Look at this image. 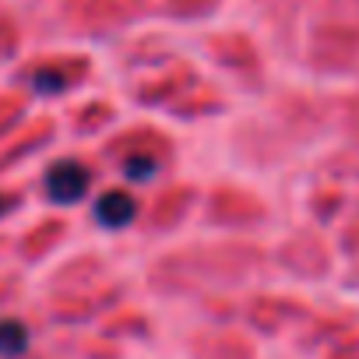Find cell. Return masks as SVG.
Wrapping results in <instances>:
<instances>
[{
	"label": "cell",
	"instance_id": "5b68a950",
	"mask_svg": "<svg viewBox=\"0 0 359 359\" xmlns=\"http://www.w3.org/2000/svg\"><path fill=\"white\" fill-rule=\"evenodd\" d=\"M60 85H64V81H60V78L53 81V74H39V78H36V88H39V92H50V88H60Z\"/></svg>",
	"mask_w": 359,
	"mask_h": 359
},
{
	"label": "cell",
	"instance_id": "8992f818",
	"mask_svg": "<svg viewBox=\"0 0 359 359\" xmlns=\"http://www.w3.org/2000/svg\"><path fill=\"white\" fill-rule=\"evenodd\" d=\"M4 212H8V201H4V198H0V215H4Z\"/></svg>",
	"mask_w": 359,
	"mask_h": 359
},
{
	"label": "cell",
	"instance_id": "7a4b0ae2",
	"mask_svg": "<svg viewBox=\"0 0 359 359\" xmlns=\"http://www.w3.org/2000/svg\"><path fill=\"white\" fill-rule=\"evenodd\" d=\"M137 215V201L127 191H106L95 201V222L102 229H127Z\"/></svg>",
	"mask_w": 359,
	"mask_h": 359
},
{
	"label": "cell",
	"instance_id": "3957f363",
	"mask_svg": "<svg viewBox=\"0 0 359 359\" xmlns=\"http://www.w3.org/2000/svg\"><path fill=\"white\" fill-rule=\"evenodd\" d=\"M29 327L15 317H4L0 320V359H22L25 348H29Z\"/></svg>",
	"mask_w": 359,
	"mask_h": 359
},
{
	"label": "cell",
	"instance_id": "277c9868",
	"mask_svg": "<svg viewBox=\"0 0 359 359\" xmlns=\"http://www.w3.org/2000/svg\"><path fill=\"white\" fill-rule=\"evenodd\" d=\"M123 169H127V176H130V180H151V176H155V169H158V162H155L151 155H130Z\"/></svg>",
	"mask_w": 359,
	"mask_h": 359
},
{
	"label": "cell",
	"instance_id": "6da1fadb",
	"mask_svg": "<svg viewBox=\"0 0 359 359\" xmlns=\"http://www.w3.org/2000/svg\"><path fill=\"white\" fill-rule=\"evenodd\" d=\"M88 187H92V172H88L78 158H64V162H57V165L46 172V194H50L53 205L71 208V205L85 201Z\"/></svg>",
	"mask_w": 359,
	"mask_h": 359
}]
</instances>
